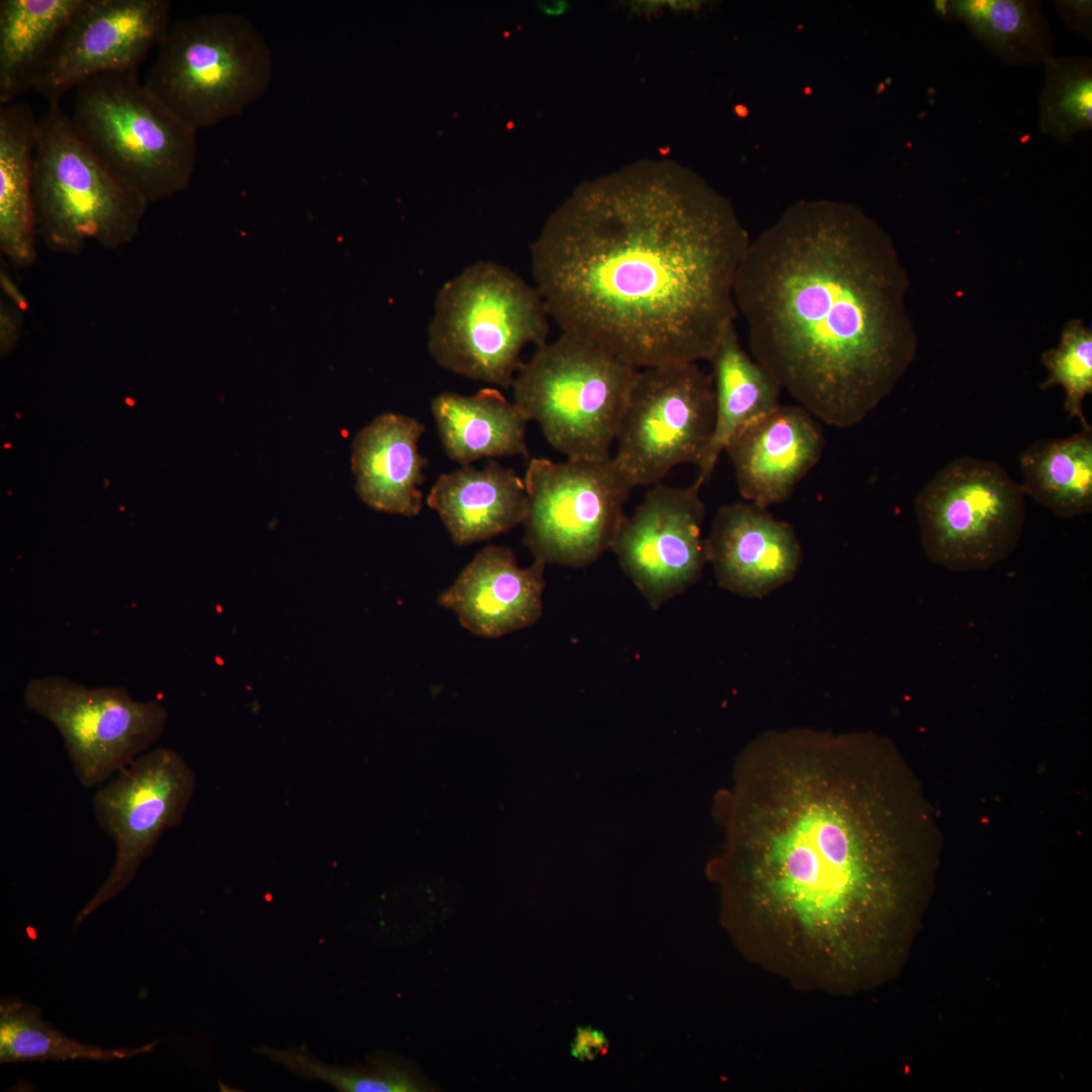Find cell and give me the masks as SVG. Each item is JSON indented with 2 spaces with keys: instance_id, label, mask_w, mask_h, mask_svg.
I'll return each instance as SVG.
<instances>
[{
  "instance_id": "obj_35",
  "label": "cell",
  "mask_w": 1092,
  "mask_h": 1092,
  "mask_svg": "<svg viewBox=\"0 0 1092 1092\" xmlns=\"http://www.w3.org/2000/svg\"><path fill=\"white\" fill-rule=\"evenodd\" d=\"M566 3L561 1L547 2L540 4V9L543 13L548 15H558L566 10Z\"/></svg>"
},
{
  "instance_id": "obj_23",
  "label": "cell",
  "mask_w": 1092,
  "mask_h": 1092,
  "mask_svg": "<svg viewBox=\"0 0 1092 1092\" xmlns=\"http://www.w3.org/2000/svg\"><path fill=\"white\" fill-rule=\"evenodd\" d=\"M715 391L714 429L698 463L697 481L704 484L732 436L753 419L780 403L783 390L776 379L741 347L735 327L721 340L709 360Z\"/></svg>"
},
{
  "instance_id": "obj_6",
  "label": "cell",
  "mask_w": 1092,
  "mask_h": 1092,
  "mask_svg": "<svg viewBox=\"0 0 1092 1092\" xmlns=\"http://www.w3.org/2000/svg\"><path fill=\"white\" fill-rule=\"evenodd\" d=\"M272 72V51L255 25L212 12L170 23L144 84L198 131L242 114Z\"/></svg>"
},
{
  "instance_id": "obj_31",
  "label": "cell",
  "mask_w": 1092,
  "mask_h": 1092,
  "mask_svg": "<svg viewBox=\"0 0 1092 1092\" xmlns=\"http://www.w3.org/2000/svg\"><path fill=\"white\" fill-rule=\"evenodd\" d=\"M608 1048L604 1032L590 1026L576 1030L571 1043V1055L580 1061H589L603 1054Z\"/></svg>"
},
{
  "instance_id": "obj_1",
  "label": "cell",
  "mask_w": 1092,
  "mask_h": 1092,
  "mask_svg": "<svg viewBox=\"0 0 1092 1092\" xmlns=\"http://www.w3.org/2000/svg\"><path fill=\"white\" fill-rule=\"evenodd\" d=\"M875 741L767 731L738 766L729 921L749 959L804 990L872 987L899 966L909 942L867 776Z\"/></svg>"
},
{
  "instance_id": "obj_32",
  "label": "cell",
  "mask_w": 1092,
  "mask_h": 1092,
  "mask_svg": "<svg viewBox=\"0 0 1092 1092\" xmlns=\"http://www.w3.org/2000/svg\"><path fill=\"white\" fill-rule=\"evenodd\" d=\"M21 310L12 303L1 302L0 336L1 353H9L17 344L21 333Z\"/></svg>"
},
{
  "instance_id": "obj_29",
  "label": "cell",
  "mask_w": 1092,
  "mask_h": 1092,
  "mask_svg": "<svg viewBox=\"0 0 1092 1092\" xmlns=\"http://www.w3.org/2000/svg\"><path fill=\"white\" fill-rule=\"evenodd\" d=\"M1039 98V127L1070 142L1092 124V67L1086 58H1049Z\"/></svg>"
},
{
  "instance_id": "obj_24",
  "label": "cell",
  "mask_w": 1092,
  "mask_h": 1092,
  "mask_svg": "<svg viewBox=\"0 0 1092 1092\" xmlns=\"http://www.w3.org/2000/svg\"><path fill=\"white\" fill-rule=\"evenodd\" d=\"M83 1H0L2 106L34 88L52 50Z\"/></svg>"
},
{
  "instance_id": "obj_16",
  "label": "cell",
  "mask_w": 1092,
  "mask_h": 1092,
  "mask_svg": "<svg viewBox=\"0 0 1092 1092\" xmlns=\"http://www.w3.org/2000/svg\"><path fill=\"white\" fill-rule=\"evenodd\" d=\"M718 584L745 598H763L792 581L803 551L788 522L750 502L721 507L706 538Z\"/></svg>"
},
{
  "instance_id": "obj_28",
  "label": "cell",
  "mask_w": 1092,
  "mask_h": 1092,
  "mask_svg": "<svg viewBox=\"0 0 1092 1092\" xmlns=\"http://www.w3.org/2000/svg\"><path fill=\"white\" fill-rule=\"evenodd\" d=\"M257 1052L298 1077L321 1080L339 1091L419 1092L429 1089L417 1072L386 1054L370 1057L365 1067L342 1068L324 1063L304 1046L285 1050L261 1046Z\"/></svg>"
},
{
  "instance_id": "obj_9",
  "label": "cell",
  "mask_w": 1092,
  "mask_h": 1092,
  "mask_svg": "<svg viewBox=\"0 0 1092 1092\" xmlns=\"http://www.w3.org/2000/svg\"><path fill=\"white\" fill-rule=\"evenodd\" d=\"M1024 492L999 463L970 456L940 468L914 509L926 557L951 571L985 570L1017 547Z\"/></svg>"
},
{
  "instance_id": "obj_27",
  "label": "cell",
  "mask_w": 1092,
  "mask_h": 1092,
  "mask_svg": "<svg viewBox=\"0 0 1092 1092\" xmlns=\"http://www.w3.org/2000/svg\"><path fill=\"white\" fill-rule=\"evenodd\" d=\"M159 1041L138 1048L105 1050L65 1035L43 1020L38 1007L18 998L0 1003V1063L64 1062L86 1060L111 1062L153 1052Z\"/></svg>"
},
{
  "instance_id": "obj_4",
  "label": "cell",
  "mask_w": 1092,
  "mask_h": 1092,
  "mask_svg": "<svg viewBox=\"0 0 1092 1092\" xmlns=\"http://www.w3.org/2000/svg\"><path fill=\"white\" fill-rule=\"evenodd\" d=\"M72 125L89 152L148 204L183 191L197 162V130L138 72L93 77L74 90Z\"/></svg>"
},
{
  "instance_id": "obj_5",
  "label": "cell",
  "mask_w": 1092,
  "mask_h": 1092,
  "mask_svg": "<svg viewBox=\"0 0 1092 1092\" xmlns=\"http://www.w3.org/2000/svg\"><path fill=\"white\" fill-rule=\"evenodd\" d=\"M549 320L535 286L502 264L477 261L438 291L428 350L442 368L507 389L524 348L547 341Z\"/></svg>"
},
{
  "instance_id": "obj_8",
  "label": "cell",
  "mask_w": 1092,
  "mask_h": 1092,
  "mask_svg": "<svg viewBox=\"0 0 1092 1092\" xmlns=\"http://www.w3.org/2000/svg\"><path fill=\"white\" fill-rule=\"evenodd\" d=\"M636 370L561 333L522 363L512 386L514 402L568 459H608Z\"/></svg>"
},
{
  "instance_id": "obj_30",
  "label": "cell",
  "mask_w": 1092,
  "mask_h": 1092,
  "mask_svg": "<svg viewBox=\"0 0 1092 1092\" xmlns=\"http://www.w3.org/2000/svg\"><path fill=\"white\" fill-rule=\"evenodd\" d=\"M1049 374L1041 388L1061 386L1065 391L1064 410L1082 428L1091 426L1084 416V398L1092 393V331L1081 320L1069 321L1058 347L1041 357Z\"/></svg>"
},
{
  "instance_id": "obj_10",
  "label": "cell",
  "mask_w": 1092,
  "mask_h": 1092,
  "mask_svg": "<svg viewBox=\"0 0 1092 1092\" xmlns=\"http://www.w3.org/2000/svg\"><path fill=\"white\" fill-rule=\"evenodd\" d=\"M524 544L547 564L584 567L612 550L632 488L608 459H530Z\"/></svg>"
},
{
  "instance_id": "obj_3",
  "label": "cell",
  "mask_w": 1092,
  "mask_h": 1092,
  "mask_svg": "<svg viewBox=\"0 0 1092 1092\" xmlns=\"http://www.w3.org/2000/svg\"><path fill=\"white\" fill-rule=\"evenodd\" d=\"M909 278L894 243L859 213L800 208L750 241L734 279L752 358L835 428H852L914 361Z\"/></svg>"
},
{
  "instance_id": "obj_21",
  "label": "cell",
  "mask_w": 1092,
  "mask_h": 1092,
  "mask_svg": "<svg viewBox=\"0 0 1092 1092\" xmlns=\"http://www.w3.org/2000/svg\"><path fill=\"white\" fill-rule=\"evenodd\" d=\"M447 456L461 466L486 457L528 456V420L496 388L472 395L441 392L431 401Z\"/></svg>"
},
{
  "instance_id": "obj_11",
  "label": "cell",
  "mask_w": 1092,
  "mask_h": 1092,
  "mask_svg": "<svg viewBox=\"0 0 1092 1092\" xmlns=\"http://www.w3.org/2000/svg\"><path fill=\"white\" fill-rule=\"evenodd\" d=\"M714 421L713 379L697 363L637 369L612 459L632 488L657 484L676 465H698Z\"/></svg>"
},
{
  "instance_id": "obj_15",
  "label": "cell",
  "mask_w": 1092,
  "mask_h": 1092,
  "mask_svg": "<svg viewBox=\"0 0 1092 1092\" xmlns=\"http://www.w3.org/2000/svg\"><path fill=\"white\" fill-rule=\"evenodd\" d=\"M167 0H84L52 50L33 90L51 103L107 73L138 72L171 20Z\"/></svg>"
},
{
  "instance_id": "obj_12",
  "label": "cell",
  "mask_w": 1092,
  "mask_h": 1092,
  "mask_svg": "<svg viewBox=\"0 0 1092 1092\" xmlns=\"http://www.w3.org/2000/svg\"><path fill=\"white\" fill-rule=\"evenodd\" d=\"M23 699L27 710L58 730L86 789L101 786L149 750L168 717L159 701H135L122 688H89L59 675L30 679Z\"/></svg>"
},
{
  "instance_id": "obj_14",
  "label": "cell",
  "mask_w": 1092,
  "mask_h": 1092,
  "mask_svg": "<svg viewBox=\"0 0 1092 1092\" xmlns=\"http://www.w3.org/2000/svg\"><path fill=\"white\" fill-rule=\"evenodd\" d=\"M703 484L654 486L622 522L612 550L649 607L658 609L701 577L706 564Z\"/></svg>"
},
{
  "instance_id": "obj_33",
  "label": "cell",
  "mask_w": 1092,
  "mask_h": 1092,
  "mask_svg": "<svg viewBox=\"0 0 1092 1092\" xmlns=\"http://www.w3.org/2000/svg\"><path fill=\"white\" fill-rule=\"evenodd\" d=\"M1061 3L1062 13L1072 23L1073 27L1081 29L1088 26L1091 15L1090 1H1062Z\"/></svg>"
},
{
  "instance_id": "obj_13",
  "label": "cell",
  "mask_w": 1092,
  "mask_h": 1092,
  "mask_svg": "<svg viewBox=\"0 0 1092 1092\" xmlns=\"http://www.w3.org/2000/svg\"><path fill=\"white\" fill-rule=\"evenodd\" d=\"M195 790L193 771L175 750L149 749L99 786L92 799L100 829L115 846L112 868L75 918L77 927L119 895L154 851L163 833L179 824Z\"/></svg>"
},
{
  "instance_id": "obj_18",
  "label": "cell",
  "mask_w": 1092,
  "mask_h": 1092,
  "mask_svg": "<svg viewBox=\"0 0 1092 1092\" xmlns=\"http://www.w3.org/2000/svg\"><path fill=\"white\" fill-rule=\"evenodd\" d=\"M546 564L521 567L511 548L488 545L437 598L459 623L484 638H499L534 625L543 611Z\"/></svg>"
},
{
  "instance_id": "obj_20",
  "label": "cell",
  "mask_w": 1092,
  "mask_h": 1092,
  "mask_svg": "<svg viewBox=\"0 0 1092 1092\" xmlns=\"http://www.w3.org/2000/svg\"><path fill=\"white\" fill-rule=\"evenodd\" d=\"M427 504L458 546L503 534L523 524L528 514L524 479L514 469L491 460L482 468L464 465L441 474Z\"/></svg>"
},
{
  "instance_id": "obj_7",
  "label": "cell",
  "mask_w": 1092,
  "mask_h": 1092,
  "mask_svg": "<svg viewBox=\"0 0 1092 1092\" xmlns=\"http://www.w3.org/2000/svg\"><path fill=\"white\" fill-rule=\"evenodd\" d=\"M32 194L38 238L65 255L130 243L148 206L89 152L59 103L37 117Z\"/></svg>"
},
{
  "instance_id": "obj_34",
  "label": "cell",
  "mask_w": 1092,
  "mask_h": 1092,
  "mask_svg": "<svg viewBox=\"0 0 1092 1092\" xmlns=\"http://www.w3.org/2000/svg\"><path fill=\"white\" fill-rule=\"evenodd\" d=\"M0 279H1L0 282H1L2 289H3L4 293L6 294V296L10 299V303H12L14 306H16L21 311L25 310L27 308V302H26L24 296L22 295L21 291L18 289V287L14 283L13 279H11L7 275L5 270H1V278Z\"/></svg>"
},
{
  "instance_id": "obj_22",
  "label": "cell",
  "mask_w": 1092,
  "mask_h": 1092,
  "mask_svg": "<svg viewBox=\"0 0 1092 1092\" xmlns=\"http://www.w3.org/2000/svg\"><path fill=\"white\" fill-rule=\"evenodd\" d=\"M37 117L27 104L0 108V249L17 268L36 259L32 162Z\"/></svg>"
},
{
  "instance_id": "obj_17",
  "label": "cell",
  "mask_w": 1092,
  "mask_h": 1092,
  "mask_svg": "<svg viewBox=\"0 0 1092 1092\" xmlns=\"http://www.w3.org/2000/svg\"><path fill=\"white\" fill-rule=\"evenodd\" d=\"M824 445L811 414L799 404H779L742 427L724 451L742 498L767 509L792 495L819 462Z\"/></svg>"
},
{
  "instance_id": "obj_2",
  "label": "cell",
  "mask_w": 1092,
  "mask_h": 1092,
  "mask_svg": "<svg viewBox=\"0 0 1092 1092\" xmlns=\"http://www.w3.org/2000/svg\"><path fill=\"white\" fill-rule=\"evenodd\" d=\"M749 242L700 183L642 166L575 191L530 247L531 272L561 333L636 369L697 363L734 328Z\"/></svg>"
},
{
  "instance_id": "obj_26",
  "label": "cell",
  "mask_w": 1092,
  "mask_h": 1092,
  "mask_svg": "<svg viewBox=\"0 0 1092 1092\" xmlns=\"http://www.w3.org/2000/svg\"><path fill=\"white\" fill-rule=\"evenodd\" d=\"M947 7L983 46L1006 62H1045L1052 57V37L1037 3L956 0Z\"/></svg>"
},
{
  "instance_id": "obj_25",
  "label": "cell",
  "mask_w": 1092,
  "mask_h": 1092,
  "mask_svg": "<svg viewBox=\"0 0 1092 1092\" xmlns=\"http://www.w3.org/2000/svg\"><path fill=\"white\" fill-rule=\"evenodd\" d=\"M1024 494L1063 519L1092 511V427L1032 443L1018 457Z\"/></svg>"
},
{
  "instance_id": "obj_19",
  "label": "cell",
  "mask_w": 1092,
  "mask_h": 1092,
  "mask_svg": "<svg viewBox=\"0 0 1092 1092\" xmlns=\"http://www.w3.org/2000/svg\"><path fill=\"white\" fill-rule=\"evenodd\" d=\"M425 426L417 419L384 413L354 438L352 470L360 499L378 512L416 517L422 511L428 459L419 452Z\"/></svg>"
}]
</instances>
